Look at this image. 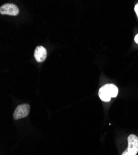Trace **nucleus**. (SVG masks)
I'll return each mask as SVG.
<instances>
[{"label":"nucleus","mask_w":138,"mask_h":155,"mask_svg":"<svg viewBox=\"0 0 138 155\" xmlns=\"http://www.w3.org/2000/svg\"><path fill=\"white\" fill-rule=\"evenodd\" d=\"M118 94V89L114 84H107L100 87L98 96L102 101L109 102L111 97H116Z\"/></svg>","instance_id":"f257e3e1"},{"label":"nucleus","mask_w":138,"mask_h":155,"mask_svg":"<svg viewBox=\"0 0 138 155\" xmlns=\"http://www.w3.org/2000/svg\"><path fill=\"white\" fill-rule=\"evenodd\" d=\"M128 147L121 155H136L138 153V137L130 135L128 138Z\"/></svg>","instance_id":"f03ea898"},{"label":"nucleus","mask_w":138,"mask_h":155,"mask_svg":"<svg viewBox=\"0 0 138 155\" xmlns=\"http://www.w3.org/2000/svg\"><path fill=\"white\" fill-rule=\"evenodd\" d=\"M30 112V106L27 104H23L18 106L13 114L14 120H19L27 117Z\"/></svg>","instance_id":"7ed1b4c3"},{"label":"nucleus","mask_w":138,"mask_h":155,"mask_svg":"<svg viewBox=\"0 0 138 155\" xmlns=\"http://www.w3.org/2000/svg\"><path fill=\"white\" fill-rule=\"evenodd\" d=\"M134 41L135 42L138 44V34H137L134 37Z\"/></svg>","instance_id":"0eeeda50"},{"label":"nucleus","mask_w":138,"mask_h":155,"mask_svg":"<svg viewBox=\"0 0 138 155\" xmlns=\"http://www.w3.org/2000/svg\"><path fill=\"white\" fill-rule=\"evenodd\" d=\"M134 11L136 12V13L138 17V3H137L134 7Z\"/></svg>","instance_id":"423d86ee"},{"label":"nucleus","mask_w":138,"mask_h":155,"mask_svg":"<svg viewBox=\"0 0 138 155\" xmlns=\"http://www.w3.org/2000/svg\"><path fill=\"white\" fill-rule=\"evenodd\" d=\"M47 51L45 47L42 46H38L36 47L34 52V57L37 61H43L47 57Z\"/></svg>","instance_id":"39448f33"},{"label":"nucleus","mask_w":138,"mask_h":155,"mask_svg":"<svg viewBox=\"0 0 138 155\" xmlns=\"http://www.w3.org/2000/svg\"><path fill=\"white\" fill-rule=\"evenodd\" d=\"M19 12V8L12 3H6L0 8V13L10 16H17Z\"/></svg>","instance_id":"20e7f679"}]
</instances>
